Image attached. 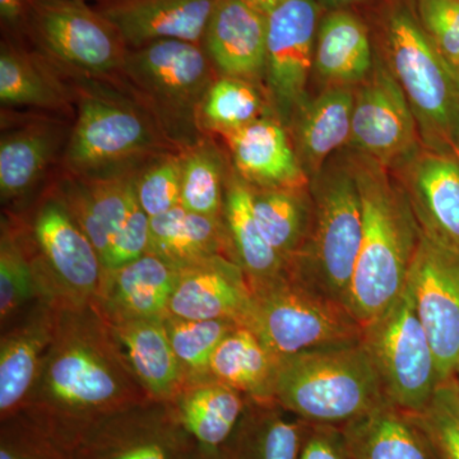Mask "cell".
<instances>
[{"instance_id": "d590c367", "label": "cell", "mask_w": 459, "mask_h": 459, "mask_svg": "<svg viewBox=\"0 0 459 459\" xmlns=\"http://www.w3.org/2000/svg\"><path fill=\"white\" fill-rule=\"evenodd\" d=\"M48 298L36 255L25 225L3 216L0 235V319L2 325L33 300Z\"/></svg>"}, {"instance_id": "7c38bea8", "label": "cell", "mask_w": 459, "mask_h": 459, "mask_svg": "<svg viewBox=\"0 0 459 459\" xmlns=\"http://www.w3.org/2000/svg\"><path fill=\"white\" fill-rule=\"evenodd\" d=\"M347 147L394 172L424 150L409 101L379 50L373 72L355 87Z\"/></svg>"}, {"instance_id": "ffe728a7", "label": "cell", "mask_w": 459, "mask_h": 459, "mask_svg": "<svg viewBox=\"0 0 459 459\" xmlns=\"http://www.w3.org/2000/svg\"><path fill=\"white\" fill-rule=\"evenodd\" d=\"M60 303L39 299L0 341V420L22 409L56 334Z\"/></svg>"}, {"instance_id": "d6a6232c", "label": "cell", "mask_w": 459, "mask_h": 459, "mask_svg": "<svg viewBox=\"0 0 459 459\" xmlns=\"http://www.w3.org/2000/svg\"><path fill=\"white\" fill-rule=\"evenodd\" d=\"M223 220L235 262L246 273L252 290L267 285L287 273L285 261L265 240L256 222L250 186L235 170L226 189Z\"/></svg>"}, {"instance_id": "1f68e13d", "label": "cell", "mask_w": 459, "mask_h": 459, "mask_svg": "<svg viewBox=\"0 0 459 459\" xmlns=\"http://www.w3.org/2000/svg\"><path fill=\"white\" fill-rule=\"evenodd\" d=\"M247 398L213 377L189 382L170 402L186 433L201 446L220 449L238 427Z\"/></svg>"}, {"instance_id": "5b68a950", "label": "cell", "mask_w": 459, "mask_h": 459, "mask_svg": "<svg viewBox=\"0 0 459 459\" xmlns=\"http://www.w3.org/2000/svg\"><path fill=\"white\" fill-rule=\"evenodd\" d=\"M309 235L287 273L349 309L350 287L362 238L360 189L351 153L338 151L309 179Z\"/></svg>"}, {"instance_id": "ab89813d", "label": "cell", "mask_w": 459, "mask_h": 459, "mask_svg": "<svg viewBox=\"0 0 459 459\" xmlns=\"http://www.w3.org/2000/svg\"><path fill=\"white\" fill-rule=\"evenodd\" d=\"M181 171V151H171L155 157L135 172V197L150 219L179 207Z\"/></svg>"}, {"instance_id": "f35d334b", "label": "cell", "mask_w": 459, "mask_h": 459, "mask_svg": "<svg viewBox=\"0 0 459 459\" xmlns=\"http://www.w3.org/2000/svg\"><path fill=\"white\" fill-rule=\"evenodd\" d=\"M165 325L172 350L189 383L210 377L211 360L217 347L240 325L231 320H195L168 316Z\"/></svg>"}, {"instance_id": "277c9868", "label": "cell", "mask_w": 459, "mask_h": 459, "mask_svg": "<svg viewBox=\"0 0 459 459\" xmlns=\"http://www.w3.org/2000/svg\"><path fill=\"white\" fill-rule=\"evenodd\" d=\"M376 42L409 101L424 150L459 160L457 78L422 30L410 0H383Z\"/></svg>"}, {"instance_id": "9a60e30c", "label": "cell", "mask_w": 459, "mask_h": 459, "mask_svg": "<svg viewBox=\"0 0 459 459\" xmlns=\"http://www.w3.org/2000/svg\"><path fill=\"white\" fill-rule=\"evenodd\" d=\"M407 285L446 382L459 367V255L421 232Z\"/></svg>"}, {"instance_id": "ee69618b", "label": "cell", "mask_w": 459, "mask_h": 459, "mask_svg": "<svg viewBox=\"0 0 459 459\" xmlns=\"http://www.w3.org/2000/svg\"><path fill=\"white\" fill-rule=\"evenodd\" d=\"M150 240L151 219L135 198L126 221L108 246L107 255L102 261L104 274L147 255Z\"/></svg>"}, {"instance_id": "816d5d0a", "label": "cell", "mask_w": 459, "mask_h": 459, "mask_svg": "<svg viewBox=\"0 0 459 459\" xmlns=\"http://www.w3.org/2000/svg\"><path fill=\"white\" fill-rule=\"evenodd\" d=\"M455 78H457V82H458V86H459V66L457 69H455Z\"/></svg>"}, {"instance_id": "d6986e66", "label": "cell", "mask_w": 459, "mask_h": 459, "mask_svg": "<svg viewBox=\"0 0 459 459\" xmlns=\"http://www.w3.org/2000/svg\"><path fill=\"white\" fill-rule=\"evenodd\" d=\"M267 26L247 0H217L201 42L217 74L263 84Z\"/></svg>"}, {"instance_id": "e0dca14e", "label": "cell", "mask_w": 459, "mask_h": 459, "mask_svg": "<svg viewBox=\"0 0 459 459\" xmlns=\"http://www.w3.org/2000/svg\"><path fill=\"white\" fill-rule=\"evenodd\" d=\"M394 174L406 190L422 235L459 255V160L422 150Z\"/></svg>"}, {"instance_id": "7a4b0ae2", "label": "cell", "mask_w": 459, "mask_h": 459, "mask_svg": "<svg viewBox=\"0 0 459 459\" xmlns=\"http://www.w3.org/2000/svg\"><path fill=\"white\" fill-rule=\"evenodd\" d=\"M350 153L360 189L362 238L349 310L364 325L406 287L421 229L397 175L370 157Z\"/></svg>"}, {"instance_id": "4fadbf2b", "label": "cell", "mask_w": 459, "mask_h": 459, "mask_svg": "<svg viewBox=\"0 0 459 459\" xmlns=\"http://www.w3.org/2000/svg\"><path fill=\"white\" fill-rule=\"evenodd\" d=\"M320 17L316 0H283L267 14L263 86L286 126L296 108L312 95L309 83Z\"/></svg>"}, {"instance_id": "f6af8a7d", "label": "cell", "mask_w": 459, "mask_h": 459, "mask_svg": "<svg viewBox=\"0 0 459 459\" xmlns=\"http://www.w3.org/2000/svg\"><path fill=\"white\" fill-rule=\"evenodd\" d=\"M300 459H352L341 428L312 425Z\"/></svg>"}, {"instance_id": "603a6c76", "label": "cell", "mask_w": 459, "mask_h": 459, "mask_svg": "<svg viewBox=\"0 0 459 459\" xmlns=\"http://www.w3.org/2000/svg\"><path fill=\"white\" fill-rule=\"evenodd\" d=\"M0 102L4 108H30L74 122L71 82L26 42L3 38L0 44Z\"/></svg>"}, {"instance_id": "d4e9b609", "label": "cell", "mask_w": 459, "mask_h": 459, "mask_svg": "<svg viewBox=\"0 0 459 459\" xmlns=\"http://www.w3.org/2000/svg\"><path fill=\"white\" fill-rule=\"evenodd\" d=\"M355 87H323L298 108L289 124L296 155L307 179L349 146Z\"/></svg>"}, {"instance_id": "52a82bcc", "label": "cell", "mask_w": 459, "mask_h": 459, "mask_svg": "<svg viewBox=\"0 0 459 459\" xmlns=\"http://www.w3.org/2000/svg\"><path fill=\"white\" fill-rule=\"evenodd\" d=\"M219 77L197 42L162 40L129 49L117 84L150 111L165 137L179 150L204 137L198 113Z\"/></svg>"}, {"instance_id": "cb8c5ba5", "label": "cell", "mask_w": 459, "mask_h": 459, "mask_svg": "<svg viewBox=\"0 0 459 459\" xmlns=\"http://www.w3.org/2000/svg\"><path fill=\"white\" fill-rule=\"evenodd\" d=\"M219 140L225 144L235 172L247 186L280 188L309 184L289 129L277 115L262 117Z\"/></svg>"}, {"instance_id": "681fc988", "label": "cell", "mask_w": 459, "mask_h": 459, "mask_svg": "<svg viewBox=\"0 0 459 459\" xmlns=\"http://www.w3.org/2000/svg\"><path fill=\"white\" fill-rule=\"evenodd\" d=\"M247 3L259 9L264 14L271 13L277 5H280L283 0H247Z\"/></svg>"}, {"instance_id": "7dc6e473", "label": "cell", "mask_w": 459, "mask_h": 459, "mask_svg": "<svg viewBox=\"0 0 459 459\" xmlns=\"http://www.w3.org/2000/svg\"><path fill=\"white\" fill-rule=\"evenodd\" d=\"M369 0H316L322 11H343V9H350L352 11L353 7L364 4Z\"/></svg>"}, {"instance_id": "3957f363", "label": "cell", "mask_w": 459, "mask_h": 459, "mask_svg": "<svg viewBox=\"0 0 459 459\" xmlns=\"http://www.w3.org/2000/svg\"><path fill=\"white\" fill-rule=\"evenodd\" d=\"M65 74L74 89L75 117L59 171L80 178L123 177L162 153L181 151L120 84Z\"/></svg>"}, {"instance_id": "7402d4cb", "label": "cell", "mask_w": 459, "mask_h": 459, "mask_svg": "<svg viewBox=\"0 0 459 459\" xmlns=\"http://www.w3.org/2000/svg\"><path fill=\"white\" fill-rule=\"evenodd\" d=\"M217 0H104L98 8L122 35L128 49L151 42L201 44Z\"/></svg>"}, {"instance_id": "9c48e42d", "label": "cell", "mask_w": 459, "mask_h": 459, "mask_svg": "<svg viewBox=\"0 0 459 459\" xmlns=\"http://www.w3.org/2000/svg\"><path fill=\"white\" fill-rule=\"evenodd\" d=\"M27 44L63 74L117 82L128 47L98 8L77 0H32Z\"/></svg>"}, {"instance_id": "4dcf8cb0", "label": "cell", "mask_w": 459, "mask_h": 459, "mask_svg": "<svg viewBox=\"0 0 459 459\" xmlns=\"http://www.w3.org/2000/svg\"><path fill=\"white\" fill-rule=\"evenodd\" d=\"M110 325L151 400L170 403L186 379L169 340L165 319L132 320Z\"/></svg>"}, {"instance_id": "74e56055", "label": "cell", "mask_w": 459, "mask_h": 459, "mask_svg": "<svg viewBox=\"0 0 459 459\" xmlns=\"http://www.w3.org/2000/svg\"><path fill=\"white\" fill-rule=\"evenodd\" d=\"M270 115L276 113L263 84L219 75L199 108L198 128L204 135L222 138Z\"/></svg>"}, {"instance_id": "b9f144b4", "label": "cell", "mask_w": 459, "mask_h": 459, "mask_svg": "<svg viewBox=\"0 0 459 459\" xmlns=\"http://www.w3.org/2000/svg\"><path fill=\"white\" fill-rule=\"evenodd\" d=\"M0 421V459H74L72 446L60 442L23 413Z\"/></svg>"}, {"instance_id": "f907efd6", "label": "cell", "mask_w": 459, "mask_h": 459, "mask_svg": "<svg viewBox=\"0 0 459 459\" xmlns=\"http://www.w3.org/2000/svg\"><path fill=\"white\" fill-rule=\"evenodd\" d=\"M455 383H457V388H458V392H459V367H458L457 371H455Z\"/></svg>"}, {"instance_id": "8992f818", "label": "cell", "mask_w": 459, "mask_h": 459, "mask_svg": "<svg viewBox=\"0 0 459 459\" xmlns=\"http://www.w3.org/2000/svg\"><path fill=\"white\" fill-rule=\"evenodd\" d=\"M273 400L307 424L342 428L385 401L361 341L281 359Z\"/></svg>"}, {"instance_id": "2e32d148", "label": "cell", "mask_w": 459, "mask_h": 459, "mask_svg": "<svg viewBox=\"0 0 459 459\" xmlns=\"http://www.w3.org/2000/svg\"><path fill=\"white\" fill-rule=\"evenodd\" d=\"M72 120L39 113L9 119L2 114L0 197L3 204H20L59 169Z\"/></svg>"}, {"instance_id": "bcb514c9", "label": "cell", "mask_w": 459, "mask_h": 459, "mask_svg": "<svg viewBox=\"0 0 459 459\" xmlns=\"http://www.w3.org/2000/svg\"><path fill=\"white\" fill-rule=\"evenodd\" d=\"M32 0H0V23L4 36L26 42Z\"/></svg>"}, {"instance_id": "44dd1931", "label": "cell", "mask_w": 459, "mask_h": 459, "mask_svg": "<svg viewBox=\"0 0 459 459\" xmlns=\"http://www.w3.org/2000/svg\"><path fill=\"white\" fill-rule=\"evenodd\" d=\"M179 270L152 253L108 272L93 307L108 325L166 319Z\"/></svg>"}, {"instance_id": "5bb4252c", "label": "cell", "mask_w": 459, "mask_h": 459, "mask_svg": "<svg viewBox=\"0 0 459 459\" xmlns=\"http://www.w3.org/2000/svg\"><path fill=\"white\" fill-rule=\"evenodd\" d=\"M195 444L170 403L148 401L101 420L74 452V459H186Z\"/></svg>"}, {"instance_id": "83f0119b", "label": "cell", "mask_w": 459, "mask_h": 459, "mask_svg": "<svg viewBox=\"0 0 459 459\" xmlns=\"http://www.w3.org/2000/svg\"><path fill=\"white\" fill-rule=\"evenodd\" d=\"M341 431L352 459H439L411 413L388 400Z\"/></svg>"}, {"instance_id": "ac0fdd59", "label": "cell", "mask_w": 459, "mask_h": 459, "mask_svg": "<svg viewBox=\"0 0 459 459\" xmlns=\"http://www.w3.org/2000/svg\"><path fill=\"white\" fill-rule=\"evenodd\" d=\"M252 305V287L240 265L226 256H213L179 270L169 316L246 325Z\"/></svg>"}, {"instance_id": "836d02e7", "label": "cell", "mask_w": 459, "mask_h": 459, "mask_svg": "<svg viewBox=\"0 0 459 459\" xmlns=\"http://www.w3.org/2000/svg\"><path fill=\"white\" fill-rule=\"evenodd\" d=\"M279 361L255 332L238 325L217 347L210 377L240 392L247 400L274 401Z\"/></svg>"}, {"instance_id": "8fae6325", "label": "cell", "mask_w": 459, "mask_h": 459, "mask_svg": "<svg viewBox=\"0 0 459 459\" xmlns=\"http://www.w3.org/2000/svg\"><path fill=\"white\" fill-rule=\"evenodd\" d=\"M25 225L51 290L60 303L95 301L104 279L101 256L50 183Z\"/></svg>"}, {"instance_id": "e575fe53", "label": "cell", "mask_w": 459, "mask_h": 459, "mask_svg": "<svg viewBox=\"0 0 459 459\" xmlns=\"http://www.w3.org/2000/svg\"><path fill=\"white\" fill-rule=\"evenodd\" d=\"M250 193L262 234L289 268L303 249L312 225L313 201L309 184L280 188L250 186Z\"/></svg>"}, {"instance_id": "6da1fadb", "label": "cell", "mask_w": 459, "mask_h": 459, "mask_svg": "<svg viewBox=\"0 0 459 459\" xmlns=\"http://www.w3.org/2000/svg\"><path fill=\"white\" fill-rule=\"evenodd\" d=\"M148 401L113 328L93 304H60L53 342L18 413L74 448L101 420Z\"/></svg>"}, {"instance_id": "f5cc1de1", "label": "cell", "mask_w": 459, "mask_h": 459, "mask_svg": "<svg viewBox=\"0 0 459 459\" xmlns=\"http://www.w3.org/2000/svg\"><path fill=\"white\" fill-rule=\"evenodd\" d=\"M77 2H89V0H77ZM96 2L100 3V2H104V0H96Z\"/></svg>"}, {"instance_id": "4316f807", "label": "cell", "mask_w": 459, "mask_h": 459, "mask_svg": "<svg viewBox=\"0 0 459 459\" xmlns=\"http://www.w3.org/2000/svg\"><path fill=\"white\" fill-rule=\"evenodd\" d=\"M377 56L370 27L350 9L320 17L313 74L323 87H356L373 72Z\"/></svg>"}, {"instance_id": "c3c4849f", "label": "cell", "mask_w": 459, "mask_h": 459, "mask_svg": "<svg viewBox=\"0 0 459 459\" xmlns=\"http://www.w3.org/2000/svg\"><path fill=\"white\" fill-rule=\"evenodd\" d=\"M186 459H225V457H223L221 448H208V446L197 443Z\"/></svg>"}, {"instance_id": "7bdbcfd3", "label": "cell", "mask_w": 459, "mask_h": 459, "mask_svg": "<svg viewBox=\"0 0 459 459\" xmlns=\"http://www.w3.org/2000/svg\"><path fill=\"white\" fill-rule=\"evenodd\" d=\"M420 25L451 65L459 66V0H410Z\"/></svg>"}, {"instance_id": "484cf974", "label": "cell", "mask_w": 459, "mask_h": 459, "mask_svg": "<svg viewBox=\"0 0 459 459\" xmlns=\"http://www.w3.org/2000/svg\"><path fill=\"white\" fill-rule=\"evenodd\" d=\"M134 175L80 178L57 170L50 181V186L98 249L101 262L137 198Z\"/></svg>"}, {"instance_id": "30bf717a", "label": "cell", "mask_w": 459, "mask_h": 459, "mask_svg": "<svg viewBox=\"0 0 459 459\" xmlns=\"http://www.w3.org/2000/svg\"><path fill=\"white\" fill-rule=\"evenodd\" d=\"M361 342L386 400L407 412L424 409L442 379L407 283L382 313L362 325Z\"/></svg>"}, {"instance_id": "f546056e", "label": "cell", "mask_w": 459, "mask_h": 459, "mask_svg": "<svg viewBox=\"0 0 459 459\" xmlns=\"http://www.w3.org/2000/svg\"><path fill=\"white\" fill-rule=\"evenodd\" d=\"M148 252L178 270L213 256H226L235 262L223 217L190 212L181 205L151 219Z\"/></svg>"}, {"instance_id": "8d00e7d4", "label": "cell", "mask_w": 459, "mask_h": 459, "mask_svg": "<svg viewBox=\"0 0 459 459\" xmlns=\"http://www.w3.org/2000/svg\"><path fill=\"white\" fill-rule=\"evenodd\" d=\"M180 205L190 212L223 217L226 189L234 168L225 144L212 135L181 150Z\"/></svg>"}, {"instance_id": "60d3db41", "label": "cell", "mask_w": 459, "mask_h": 459, "mask_svg": "<svg viewBox=\"0 0 459 459\" xmlns=\"http://www.w3.org/2000/svg\"><path fill=\"white\" fill-rule=\"evenodd\" d=\"M410 413L439 459H459V392L455 377L440 383L424 409Z\"/></svg>"}, {"instance_id": "ba28073f", "label": "cell", "mask_w": 459, "mask_h": 459, "mask_svg": "<svg viewBox=\"0 0 459 459\" xmlns=\"http://www.w3.org/2000/svg\"><path fill=\"white\" fill-rule=\"evenodd\" d=\"M252 291V310L244 327L255 332L279 360L361 341L362 325L347 307L289 273Z\"/></svg>"}, {"instance_id": "f1b7e54d", "label": "cell", "mask_w": 459, "mask_h": 459, "mask_svg": "<svg viewBox=\"0 0 459 459\" xmlns=\"http://www.w3.org/2000/svg\"><path fill=\"white\" fill-rule=\"evenodd\" d=\"M310 427L274 401L247 400L221 452L225 459H300Z\"/></svg>"}]
</instances>
